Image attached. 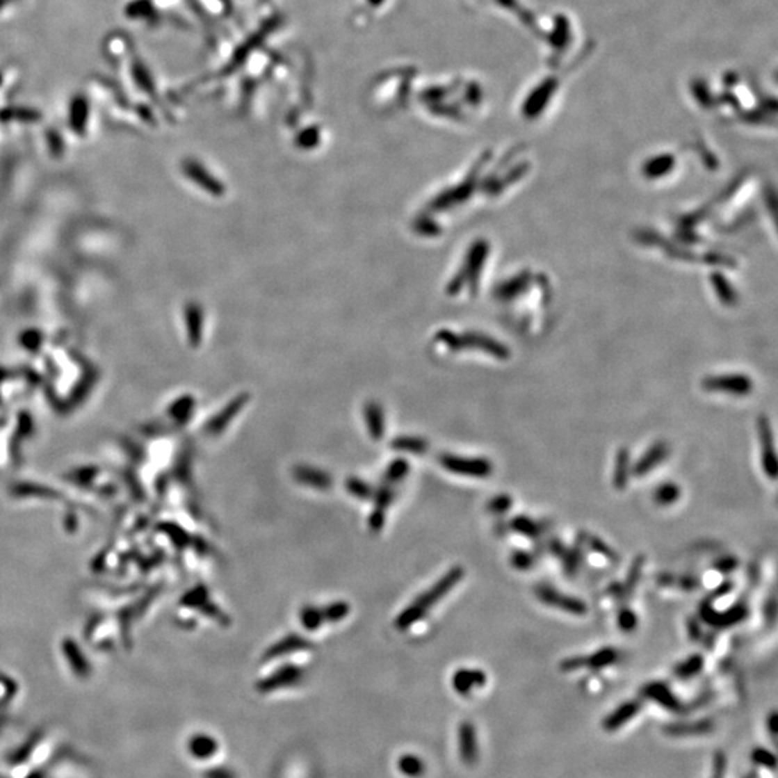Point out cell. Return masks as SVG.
<instances>
[{
    "mask_svg": "<svg viewBox=\"0 0 778 778\" xmlns=\"http://www.w3.org/2000/svg\"><path fill=\"white\" fill-rule=\"evenodd\" d=\"M464 576V568L460 565H455L450 568L440 580H438L432 587H430L426 592L418 595L415 601L410 604L404 611L395 618V629L400 631H405L412 627L415 623L428 614L431 607L440 603L443 598L458 584Z\"/></svg>",
    "mask_w": 778,
    "mask_h": 778,
    "instance_id": "1",
    "label": "cell"
},
{
    "mask_svg": "<svg viewBox=\"0 0 778 778\" xmlns=\"http://www.w3.org/2000/svg\"><path fill=\"white\" fill-rule=\"evenodd\" d=\"M438 462L447 471L457 476L487 478L493 473V463L486 457H466L446 453L438 457Z\"/></svg>",
    "mask_w": 778,
    "mask_h": 778,
    "instance_id": "2",
    "label": "cell"
},
{
    "mask_svg": "<svg viewBox=\"0 0 778 778\" xmlns=\"http://www.w3.org/2000/svg\"><path fill=\"white\" fill-rule=\"evenodd\" d=\"M535 595L542 604L552 608H558L572 615L583 617L588 613V607L581 598L558 591L552 585H546V584L536 585Z\"/></svg>",
    "mask_w": 778,
    "mask_h": 778,
    "instance_id": "3",
    "label": "cell"
},
{
    "mask_svg": "<svg viewBox=\"0 0 778 778\" xmlns=\"http://www.w3.org/2000/svg\"><path fill=\"white\" fill-rule=\"evenodd\" d=\"M699 615L706 624L712 627L727 629L744 622L748 617V607L743 603H738L725 611H720L713 607L711 598H706V600L701 604Z\"/></svg>",
    "mask_w": 778,
    "mask_h": 778,
    "instance_id": "4",
    "label": "cell"
},
{
    "mask_svg": "<svg viewBox=\"0 0 778 778\" xmlns=\"http://www.w3.org/2000/svg\"><path fill=\"white\" fill-rule=\"evenodd\" d=\"M487 251L489 247L486 244V241H477L471 248L470 252L466 258V264L464 268L460 271L454 280L450 283L448 286V293L455 294L460 291L462 286L464 284V282H474L480 275V271L483 268L485 264V259L487 257Z\"/></svg>",
    "mask_w": 778,
    "mask_h": 778,
    "instance_id": "5",
    "label": "cell"
},
{
    "mask_svg": "<svg viewBox=\"0 0 778 778\" xmlns=\"http://www.w3.org/2000/svg\"><path fill=\"white\" fill-rule=\"evenodd\" d=\"M758 434H760V446H761V466L764 474L770 478H777V455L774 450V435L771 430V424L767 416H760L758 420Z\"/></svg>",
    "mask_w": 778,
    "mask_h": 778,
    "instance_id": "6",
    "label": "cell"
},
{
    "mask_svg": "<svg viewBox=\"0 0 778 778\" xmlns=\"http://www.w3.org/2000/svg\"><path fill=\"white\" fill-rule=\"evenodd\" d=\"M704 388L708 391H721L732 395H748L752 391L751 379L745 375H718L706 378Z\"/></svg>",
    "mask_w": 778,
    "mask_h": 778,
    "instance_id": "7",
    "label": "cell"
},
{
    "mask_svg": "<svg viewBox=\"0 0 778 778\" xmlns=\"http://www.w3.org/2000/svg\"><path fill=\"white\" fill-rule=\"evenodd\" d=\"M437 339H440V341H441L443 343L448 345V346L453 348V349H458L460 346L470 345V346H474V348H477V349H482V350H485V352L493 353V355H496V356H502V357H505L506 353H508V352L505 350V348L499 345L497 342H494L493 339H489V337L480 336V334H469V336H463V337H457V336H453L451 333L443 332V333H440V336H438Z\"/></svg>",
    "mask_w": 778,
    "mask_h": 778,
    "instance_id": "8",
    "label": "cell"
},
{
    "mask_svg": "<svg viewBox=\"0 0 778 778\" xmlns=\"http://www.w3.org/2000/svg\"><path fill=\"white\" fill-rule=\"evenodd\" d=\"M669 455V446L666 441H656L647 451L631 466V476L645 477L657 466H661Z\"/></svg>",
    "mask_w": 778,
    "mask_h": 778,
    "instance_id": "9",
    "label": "cell"
},
{
    "mask_svg": "<svg viewBox=\"0 0 778 778\" xmlns=\"http://www.w3.org/2000/svg\"><path fill=\"white\" fill-rule=\"evenodd\" d=\"M373 499H375V508L369 516V528L372 532H379L385 524L387 510L395 499L394 485L384 482L382 486L378 489V492L373 493Z\"/></svg>",
    "mask_w": 778,
    "mask_h": 778,
    "instance_id": "10",
    "label": "cell"
},
{
    "mask_svg": "<svg viewBox=\"0 0 778 778\" xmlns=\"http://www.w3.org/2000/svg\"><path fill=\"white\" fill-rule=\"evenodd\" d=\"M293 477L297 483L314 490H329L333 485V478L329 473L313 466L300 464L293 469Z\"/></svg>",
    "mask_w": 778,
    "mask_h": 778,
    "instance_id": "11",
    "label": "cell"
},
{
    "mask_svg": "<svg viewBox=\"0 0 778 778\" xmlns=\"http://www.w3.org/2000/svg\"><path fill=\"white\" fill-rule=\"evenodd\" d=\"M302 679H303V670L300 667L294 666V665H286L278 670H275L268 677H266V679L261 683H259L258 688L267 692V690H274V689H278V688L295 685L297 682H300Z\"/></svg>",
    "mask_w": 778,
    "mask_h": 778,
    "instance_id": "12",
    "label": "cell"
},
{
    "mask_svg": "<svg viewBox=\"0 0 778 778\" xmlns=\"http://www.w3.org/2000/svg\"><path fill=\"white\" fill-rule=\"evenodd\" d=\"M311 643L310 640H307L306 637L297 634V633H290L286 637L280 638L277 643H274L271 647H268V650L266 651V659H278V657L290 654V653H295V651H300V650H306L310 649Z\"/></svg>",
    "mask_w": 778,
    "mask_h": 778,
    "instance_id": "13",
    "label": "cell"
},
{
    "mask_svg": "<svg viewBox=\"0 0 778 778\" xmlns=\"http://www.w3.org/2000/svg\"><path fill=\"white\" fill-rule=\"evenodd\" d=\"M631 477V455L627 447L618 448L614 458L613 486L615 490H624Z\"/></svg>",
    "mask_w": 778,
    "mask_h": 778,
    "instance_id": "14",
    "label": "cell"
},
{
    "mask_svg": "<svg viewBox=\"0 0 778 778\" xmlns=\"http://www.w3.org/2000/svg\"><path fill=\"white\" fill-rule=\"evenodd\" d=\"M248 400H250V396H248L247 394H243V395L236 396L235 400H232V401L227 405V408H224V410H222L221 412H219V414L213 418V420L209 423V426H208L209 431L213 432V434H218V432H221L224 428H227V426L234 420V418H235L239 412L243 411V408L245 407V404L248 403Z\"/></svg>",
    "mask_w": 778,
    "mask_h": 778,
    "instance_id": "15",
    "label": "cell"
},
{
    "mask_svg": "<svg viewBox=\"0 0 778 778\" xmlns=\"http://www.w3.org/2000/svg\"><path fill=\"white\" fill-rule=\"evenodd\" d=\"M486 683V674L482 670L474 669H460L453 676V686L454 689L462 693L467 695L476 686H483Z\"/></svg>",
    "mask_w": 778,
    "mask_h": 778,
    "instance_id": "16",
    "label": "cell"
},
{
    "mask_svg": "<svg viewBox=\"0 0 778 778\" xmlns=\"http://www.w3.org/2000/svg\"><path fill=\"white\" fill-rule=\"evenodd\" d=\"M365 421L372 440H381L385 432V416L384 410L378 403H368L365 407Z\"/></svg>",
    "mask_w": 778,
    "mask_h": 778,
    "instance_id": "17",
    "label": "cell"
},
{
    "mask_svg": "<svg viewBox=\"0 0 778 778\" xmlns=\"http://www.w3.org/2000/svg\"><path fill=\"white\" fill-rule=\"evenodd\" d=\"M391 447L395 451H401V453H410L414 455H421L426 454L428 450V441L424 440L421 437H408V435H403V437H396L392 440Z\"/></svg>",
    "mask_w": 778,
    "mask_h": 778,
    "instance_id": "18",
    "label": "cell"
},
{
    "mask_svg": "<svg viewBox=\"0 0 778 778\" xmlns=\"http://www.w3.org/2000/svg\"><path fill=\"white\" fill-rule=\"evenodd\" d=\"M509 526L513 532L522 535L525 537H529V540H536V537H540V535L542 533V526L537 522H535L532 517L525 514L514 516L510 521Z\"/></svg>",
    "mask_w": 778,
    "mask_h": 778,
    "instance_id": "19",
    "label": "cell"
},
{
    "mask_svg": "<svg viewBox=\"0 0 778 778\" xmlns=\"http://www.w3.org/2000/svg\"><path fill=\"white\" fill-rule=\"evenodd\" d=\"M681 496H682L681 487L673 482L661 483L659 486L654 489V493H653L654 502L659 506H663V508L672 506L676 502H679Z\"/></svg>",
    "mask_w": 778,
    "mask_h": 778,
    "instance_id": "20",
    "label": "cell"
},
{
    "mask_svg": "<svg viewBox=\"0 0 778 778\" xmlns=\"http://www.w3.org/2000/svg\"><path fill=\"white\" fill-rule=\"evenodd\" d=\"M617 661H618V651L615 649L603 647L590 656H585V666L598 670L614 665Z\"/></svg>",
    "mask_w": 778,
    "mask_h": 778,
    "instance_id": "21",
    "label": "cell"
},
{
    "mask_svg": "<svg viewBox=\"0 0 778 778\" xmlns=\"http://www.w3.org/2000/svg\"><path fill=\"white\" fill-rule=\"evenodd\" d=\"M645 695H647L649 697H653L654 701L659 702L661 705H665L666 708H672L676 709L677 708V699L672 695V692L669 690L667 686L662 685V683H649L645 688Z\"/></svg>",
    "mask_w": 778,
    "mask_h": 778,
    "instance_id": "22",
    "label": "cell"
},
{
    "mask_svg": "<svg viewBox=\"0 0 778 778\" xmlns=\"http://www.w3.org/2000/svg\"><path fill=\"white\" fill-rule=\"evenodd\" d=\"M645 562H646V556H645V555H637V556L634 558V560H633V562H631V565H630V568H629V572H627L626 583L623 584L624 597L630 595V594L635 590L638 581H640V578H642V572H643V568H645Z\"/></svg>",
    "mask_w": 778,
    "mask_h": 778,
    "instance_id": "23",
    "label": "cell"
},
{
    "mask_svg": "<svg viewBox=\"0 0 778 778\" xmlns=\"http://www.w3.org/2000/svg\"><path fill=\"white\" fill-rule=\"evenodd\" d=\"M408 473H410V464H408L405 458H395V460H392V463H389V466L385 470L384 482L395 486L396 483L403 482L404 478L408 476Z\"/></svg>",
    "mask_w": 778,
    "mask_h": 778,
    "instance_id": "24",
    "label": "cell"
},
{
    "mask_svg": "<svg viewBox=\"0 0 778 778\" xmlns=\"http://www.w3.org/2000/svg\"><path fill=\"white\" fill-rule=\"evenodd\" d=\"M202 170H201V168L193 165V163L192 165L189 163L188 168H186L188 175L192 176L197 184H202L206 191H209L211 193H215V195H222L224 193V186L219 184L215 177H211L209 175H202Z\"/></svg>",
    "mask_w": 778,
    "mask_h": 778,
    "instance_id": "25",
    "label": "cell"
},
{
    "mask_svg": "<svg viewBox=\"0 0 778 778\" xmlns=\"http://www.w3.org/2000/svg\"><path fill=\"white\" fill-rule=\"evenodd\" d=\"M300 623L309 631L321 629L322 624L325 623L322 608H318L316 606H305L300 611Z\"/></svg>",
    "mask_w": 778,
    "mask_h": 778,
    "instance_id": "26",
    "label": "cell"
},
{
    "mask_svg": "<svg viewBox=\"0 0 778 778\" xmlns=\"http://www.w3.org/2000/svg\"><path fill=\"white\" fill-rule=\"evenodd\" d=\"M584 537H585L584 544H585L591 551H594V552H597V553H600L601 556H604L606 560H608V561L613 562V564L620 562V556H618V553H617L610 545H607L603 540H600V537H598V536H592V535H587V533H584Z\"/></svg>",
    "mask_w": 778,
    "mask_h": 778,
    "instance_id": "27",
    "label": "cell"
},
{
    "mask_svg": "<svg viewBox=\"0 0 778 778\" xmlns=\"http://www.w3.org/2000/svg\"><path fill=\"white\" fill-rule=\"evenodd\" d=\"M704 667V657L702 654H692L690 657H688L686 661L681 662L679 665L676 666L674 673L679 676V677H692L695 674L699 673Z\"/></svg>",
    "mask_w": 778,
    "mask_h": 778,
    "instance_id": "28",
    "label": "cell"
},
{
    "mask_svg": "<svg viewBox=\"0 0 778 778\" xmlns=\"http://www.w3.org/2000/svg\"><path fill=\"white\" fill-rule=\"evenodd\" d=\"M346 490L356 499H361V501H371L373 497V489L369 483L364 482L362 478L359 477H349L346 480Z\"/></svg>",
    "mask_w": 778,
    "mask_h": 778,
    "instance_id": "29",
    "label": "cell"
},
{
    "mask_svg": "<svg viewBox=\"0 0 778 778\" xmlns=\"http://www.w3.org/2000/svg\"><path fill=\"white\" fill-rule=\"evenodd\" d=\"M325 622L327 623H337L343 620L345 617L350 613V606L346 601H334L322 608Z\"/></svg>",
    "mask_w": 778,
    "mask_h": 778,
    "instance_id": "30",
    "label": "cell"
},
{
    "mask_svg": "<svg viewBox=\"0 0 778 778\" xmlns=\"http://www.w3.org/2000/svg\"><path fill=\"white\" fill-rule=\"evenodd\" d=\"M535 561V555L525 549H516L510 555V565L517 571H529L533 568Z\"/></svg>",
    "mask_w": 778,
    "mask_h": 778,
    "instance_id": "31",
    "label": "cell"
},
{
    "mask_svg": "<svg viewBox=\"0 0 778 778\" xmlns=\"http://www.w3.org/2000/svg\"><path fill=\"white\" fill-rule=\"evenodd\" d=\"M617 624H618V629H620L622 631L631 633L638 626V617L631 608L624 607L617 614Z\"/></svg>",
    "mask_w": 778,
    "mask_h": 778,
    "instance_id": "32",
    "label": "cell"
},
{
    "mask_svg": "<svg viewBox=\"0 0 778 778\" xmlns=\"http://www.w3.org/2000/svg\"><path fill=\"white\" fill-rule=\"evenodd\" d=\"M512 505H513V499L509 494L502 493V494H496L494 497H492L490 501L487 502L486 508L493 514H505L506 512L510 510Z\"/></svg>",
    "mask_w": 778,
    "mask_h": 778,
    "instance_id": "33",
    "label": "cell"
},
{
    "mask_svg": "<svg viewBox=\"0 0 778 778\" xmlns=\"http://www.w3.org/2000/svg\"><path fill=\"white\" fill-rule=\"evenodd\" d=\"M562 562H564V569L568 575H574L578 568H580L581 564V549L580 546H575L571 549H567L565 555L561 558Z\"/></svg>",
    "mask_w": 778,
    "mask_h": 778,
    "instance_id": "34",
    "label": "cell"
},
{
    "mask_svg": "<svg viewBox=\"0 0 778 778\" xmlns=\"http://www.w3.org/2000/svg\"><path fill=\"white\" fill-rule=\"evenodd\" d=\"M657 163H650L646 166L645 172L649 177H657V176H662L665 175V172H667L672 168V159L666 161V157H661L659 161H656Z\"/></svg>",
    "mask_w": 778,
    "mask_h": 778,
    "instance_id": "35",
    "label": "cell"
},
{
    "mask_svg": "<svg viewBox=\"0 0 778 778\" xmlns=\"http://www.w3.org/2000/svg\"><path fill=\"white\" fill-rule=\"evenodd\" d=\"M713 568L721 574H731L732 571H735L738 568V560L732 555L722 556L718 561H715Z\"/></svg>",
    "mask_w": 778,
    "mask_h": 778,
    "instance_id": "36",
    "label": "cell"
},
{
    "mask_svg": "<svg viewBox=\"0 0 778 778\" xmlns=\"http://www.w3.org/2000/svg\"><path fill=\"white\" fill-rule=\"evenodd\" d=\"M561 670L564 672H575V670H580L585 666V656H574V657H567L561 662Z\"/></svg>",
    "mask_w": 778,
    "mask_h": 778,
    "instance_id": "37",
    "label": "cell"
},
{
    "mask_svg": "<svg viewBox=\"0 0 778 778\" xmlns=\"http://www.w3.org/2000/svg\"><path fill=\"white\" fill-rule=\"evenodd\" d=\"M415 229L418 232H427L428 235H434L435 231H438V228L435 227V224L432 221H428V219H418Z\"/></svg>",
    "mask_w": 778,
    "mask_h": 778,
    "instance_id": "38",
    "label": "cell"
},
{
    "mask_svg": "<svg viewBox=\"0 0 778 778\" xmlns=\"http://www.w3.org/2000/svg\"><path fill=\"white\" fill-rule=\"evenodd\" d=\"M732 590H734V583H732V581H725V583H722L720 587L715 588V591H713L712 595H711V600H713V598L724 597V595H727L728 592H731Z\"/></svg>",
    "mask_w": 778,
    "mask_h": 778,
    "instance_id": "39",
    "label": "cell"
},
{
    "mask_svg": "<svg viewBox=\"0 0 778 778\" xmlns=\"http://www.w3.org/2000/svg\"><path fill=\"white\" fill-rule=\"evenodd\" d=\"M549 548H551V552H552L555 556H558V558H562V556L565 555L567 549H568L561 541H558V540H553V541L551 542Z\"/></svg>",
    "mask_w": 778,
    "mask_h": 778,
    "instance_id": "40",
    "label": "cell"
},
{
    "mask_svg": "<svg viewBox=\"0 0 778 778\" xmlns=\"http://www.w3.org/2000/svg\"><path fill=\"white\" fill-rule=\"evenodd\" d=\"M688 629H689V634H690V637L693 638V640H699V638H701V627H699V623H697L696 620H690L689 624H688Z\"/></svg>",
    "mask_w": 778,
    "mask_h": 778,
    "instance_id": "41",
    "label": "cell"
},
{
    "mask_svg": "<svg viewBox=\"0 0 778 778\" xmlns=\"http://www.w3.org/2000/svg\"><path fill=\"white\" fill-rule=\"evenodd\" d=\"M696 585H697V581L695 580V578H693L692 575H686V576H682V580H681V587H682L683 590H695V587H696Z\"/></svg>",
    "mask_w": 778,
    "mask_h": 778,
    "instance_id": "42",
    "label": "cell"
}]
</instances>
